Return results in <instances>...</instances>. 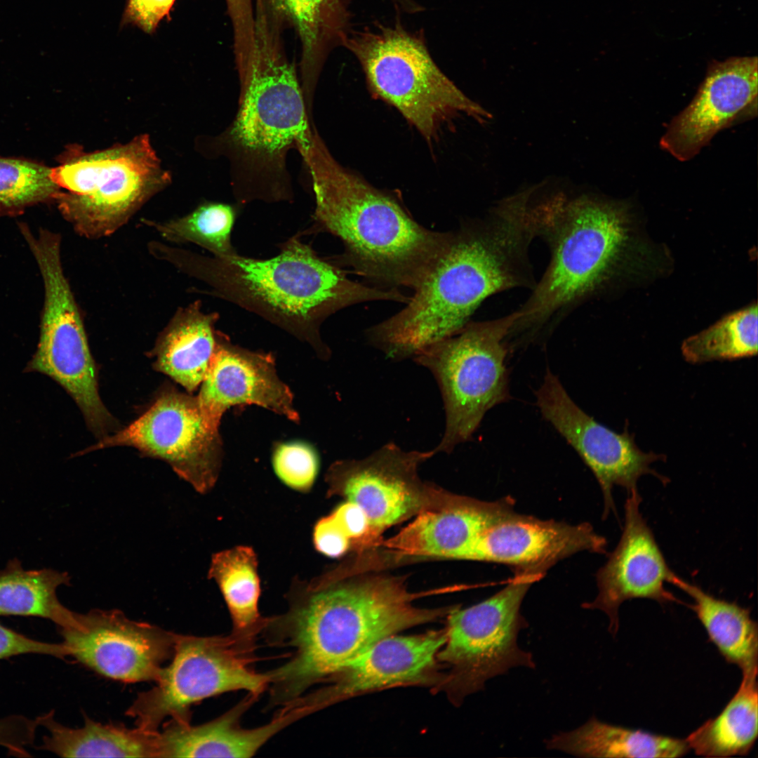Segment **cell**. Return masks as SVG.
I'll return each mask as SVG.
<instances>
[{
  "label": "cell",
  "instance_id": "obj_1",
  "mask_svg": "<svg viewBox=\"0 0 758 758\" xmlns=\"http://www.w3.org/2000/svg\"><path fill=\"white\" fill-rule=\"evenodd\" d=\"M535 238L526 208L511 199L498 202L485 218L461 225L404 308L366 330L368 342L390 359L413 358L458 333L491 295L533 289L528 250Z\"/></svg>",
  "mask_w": 758,
  "mask_h": 758
},
{
  "label": "cell",
  "instance_id": "obj_2",
  "mask_svg": "<svg viewBox=\"0 0 758 758\" xmlns=\"http://www.w3.org/2000/svg\"><path fill=\"white\" fill-rule=\"evenodd\" d=\"M267 259L237 253L206 256L159 242L154 256L197 279L206 292L258 315L307 343L321 359L330 348L321 335L322 324L347 307L368 301L406 303L399 289L368 286L352 281L331 262L319 257L297 234Z\"/></svg>",
  "mask_w": 758,
  "mask_h": 758
},
{
  "label": "cell",
  "instance_id": "obj_3",
  "mask_svg": "<svg viewBox=\"0 0 758 758\" xmlns=\"http://www.w3.org/2000/svg\"><path fill=\"white\" fill-rule=\"evenodd\" d=\"M297 151L315 203L313 224L305 232L338 237L344 246L338 260L373 286L413 290L447 246L451 232L425 228L392 196L342 166L317 128Z\"/></svg>",
  "mask_w": 758,
  "mask_h": 758
},
{
  "label": "cell",
  "instance_id": "obj_4",
  "mask_svg": "<svg viewBox=\"0 0 758 758\" xmlns=\"http://www.w3.org/2000/svg\"><path fill=\"white\" fill-rule=\"evenodd\" d=\"M255 18L249 55L236 63L239 81L237 113L229 126L206 142L210 157H224L239 206L292 202L288 154L316 127L295 69L263 15Z\"/></svg>",
  "mask_w": 758,
  "mask_h": 758
},
{
  "label": "cell",
  "instance_id": "obj_5",
  "mask_svg": "<svg viewBox=\"0 0 758 758\" xmlns=\"http://www.w3.org/2000/svg\"><path fill=\"white\" fill-rule=\"evenodd\" d=\"M399 577L374 576L322 590L288 616L267 623L292 657L269 673L274 696L294 700L313 684L337 676L381 639L434 621L453 607H417L422 596Z\"/></svg>",
  "mask_w": 758,
  "mask_h": 758
},
{
  "label": "cell",
  "instance_id": "obj_6",
  "mask_svg": "<svg viewBox=\"0 0 758 758\" xmlns=\"http://www.w3.org/2000/svg\"><path fill=\"white\" fill-rule=\"evenodd\" d=\"M536 237L550 262L526 301L516 310L510 337L533 340L613 277L629 245L627 208L590 194L558 192L531 204Z\"/></svg>",
  "mask_w": 758,
  "mask_h": 758
},
{
  "label": "cell",
  "instance_id": "obj_7",
  "mask_svg": "<svg viewBox=\"0 0 758 758\" xmlns=\"http://www.w3.org/2000/svg\"><path fill=\"white\" fill-rule=\"evenodd\" d=\"M340 44L359 61L372 94L396 108L429 142L458 116L480 124L492 117L437 65L423 34L408 31L399 20L347 32Z\"/></svg>",
  "mask_w": 758,
  "mask_h": 758
},
{
  "label": "cell",
  "instance_id": "obj_8",
  "mask_svg": "<svg viewBox=\"0 0 758 758\" xmlns=\"http://www.w3.org/2000/svg\"><path fill=\"white\" fill-rule=\"evenodd\" d=\"M51 178L60 188L55 201L81 236L100 239L123 227L170 181L147 135L109 148L72 150Z\"/></svg>",
  "mask_w": 758,
  "mask_h": 758
},
{
  "label": "cell",
  "instance_id": "obj_9",
  "mask_svg": "<svg viewBox=\"0 0 758 758\" xmlns=\"http://www.w3.org/2000/svg\"><path fill=\"white\" fill-rule=\"evenodd\" d=\"M517 316L515 311L493 320L470 321L413 358L432 373L443 400L445 429L436 453H450L471 439L486 413L510 399L507 337Z\"/></svg>",
  "mask_w": 758,
  "mask_h": 758
},
{
  "label": "cell",
  "instance_id": "obj_10",
  "mask_svg": "<svg viewBox=\"0 0 758 758\" xmlns=\"http://www.w3.org/2000/svg\"><path fill=\"white\" fill-rule=\"evenodd\" d=\"M39 267L44 288L39 340L27 369L59 383L75 401L90 430L100 439L117 422L98 392V371L78 305L65 274L59 234L29 227L22 232Z\"/></svg>",
  "mask_w": 758,
  "mask_h": 758
},
{
  "label": "cell",
  "instance_id": "obj_11",
  "mask_svg": "<svg viewBox=\"0 0 758 758\" xmlns=\"http://www.w3.org/2000/svg\"><path fill=\"white\" fill-rule=\"evenodd\" d=\"M255 636L234 631L227 636L178 634L170 664L126 714L137 727L155 731L166 718L190 722L191 706L205 698L239 690L258 697L270 684V675L253 668Z\"/></svg>",
  "mask_w": 758,
  "mask_h": 758
},
{
  "label": "cell",
  "instance_id": "obj_12",
  "mask_svg": "<svg viewBox=\"0 0 758 758\" xmlns=\"http://www.w3.org/2000/svg\"><path fill=\"white\" fill-rule=\"evenodd\" d=\"M517 573L491 597L464 609L455 606L449 612L446 641L437 657L452 666L450 686L459 700L510 668L536 667L532 654L518 646L517 637L528 626L520 613L522 601L543 574Z\"/></svg>",
  "mask_w": 758,
  "mask_h": 758
},
{
  "label": "cell",
  "instance_id": "obj_13",
  "mask_svg": "<svg viewBox=\"0 0 758 758\" xmlns=\"http://www.w3.org/2000/svg\"><path fill=\"white\" fill-rule=\"evenodd\" d=\"M117 446L134 447L145 456L166 462L202 493L215 484L223 456L220 433L204 423L197 397L170 386L138 419L100 439L83 453Z\"/></svg>",
  "mask_w": 758,
  "mask_h": 758
},
{
  "label": "cell",
  "instance_id": "obj_14",
  "mask_svg": "<svg viewBox=\"0 0 758 758\" xmlns=\"http://www.w3.org/2000/svg\"><path fill=\"white\" fill-rule=\"evenodd\" d=\"M536 397L544 418L575 449L596 477L604 496L605 517L614 510L612 491L615 486L628 492L637 488L640 477L648 474L663 484L668 482L667 477L650 467L656 461L665 460L664 455L639 449L627 427L618 434L596 421L574 402L549 368Z\"/></svg>",
  "mask_w": 758,
  "mask_h": 758
},
{
  "label": "cell",
  "instance_id": "obj_15",
  "mask_svg": "<svg viewBox=\"0 0 758 758\" xmlns=\"http://www.w3.org/2000/svg\"><path fill=\"white\" fill-rule=\"evenodd\" d=\"M74 628H58L68 657L105 677L154 681L171 659L178 634L128 618L119 610L79 613Z\"/></svg>",
  "mask_w": 758,
  "mask_h": 758
},
{
  "label": "cell",
  "instance_id": "obj_16",
  "mask_svg": "<svg viewBox=\"0 0 758 758\" xmlns=\"http://www.w3.org/2000/svg\"><path fill=\"white\" fill-rule=\"evenodd\" d=\"M434 454V449L404 451L390 442L364 458L336 462L328 478L365 512L373 541L385 529L435 505L423 500L428 487L418 475L419 465Z\"/></svg>",
  "mask_w": 758,
  "mask_h": 758
},
{
  "label": "cell",
  "instance_id": "obj_17",
  "mask_svg": "<svg viewBox=\"0 0 758 758\" xmlns=\"http://www.w3.org/2000/svg\"><path fill=\"white\" fill-rule=\"evenodd\" d=\"M757 58L709 64L691 102L670 122L660 147L681 161L695 157L720 131L757 112Z\"/></svg>",
  "mask_w": 758,
  "mask_h": 758
},
{
  "label": "cell",
  "instance_id": "obj_18",
  "mask_svg": "<svg viewBox=\"0 0 758 758\" xmlns=\"http://www.w3.org/2000/svg\"><path fill=\"white\" fill-rule=\"evenodd\" d=\"M627 493L621 537L597 573V597L583 604L585 609H599L608 616L613 635L618 630V610L624 601L649 599L660 604L679 602L665 587L674 572L640 510L641 496L637 488Z\"/></svg>",
  "mask_w": 758,
  "mask_h": 758
},
{
  "label": "cell",
  "instance_id": "obj_19",
  "mask_svg": "<svg viewBox=\"0 0 758 758\" xmlns=\"http://www.w3.org/2000/svg\"><path fill=\"white\" fill-rule=\"evenodd\" d=\"M201 385L198 404L204 423L211 430L219 432L223 414L235 406L256 405L291 421L300 420L293 393L278 376L273 356L235 345L219 331Z\"/></svg>",
  "mask_w": 758,
  "mask_h": 758
},
{
  "label": "cell",
  "instance_id": "obj_20",
  "mask_svg": "<svg viewBox=\"0 0 758 758\" xmlns=\"http://www.w3.org/2000/svg\"><path fill=\"white\" fill-rule=\"evenodd\" d=\"M607 542L588 523L568 524L517 514H507L480 536L468 560L502 563L517 571L544 574L577 552L604 553Z\"/></svg>",
  "mask_w": 758,
  "mask_h": 758
},
{
  "label": "cell",
  "instance_id": "obj_21",
  "mask_svg": "<svg viewBox=\"0 0 758 758\" xmlns=\"http://www.w3.org/2000/svg\"><path fill=\"white\" fill-rule=\"evenodd\" d=\"M512 512L511 498L485 502L453 496L420 511L382 545L399 555L468 560L482 533Z\"/></svg>",
  "mask_w": 758,
  "mask_h": 758
},
{
  "label": "cell",
  "instance_id": "obj_22",
  "mask_svg": "<svg viewBox=\"0 0 758 758\" xmlns=\"http://www.w3.org/2000/svg\"><path fill=\"white\" fill-rule=\"evenodd\" d=\"M446 641V630L387 637L358 657L314 700L323 707L367 691L427 680Z\"/></svg>",
  "mask_w": 758,
  "mask_h": 758
},
{
  "label": "cell",
  "instance_id": "obj_23",
  "mask_svg": "<svg viewBox=\"0 0 758 758\" xmlns=\"http://www.w3.org/2000/svg\"><path fill=\"white\" fill-rule=\"evenodd\" d=\"M257 697L252 694L236 707L206 724L169 720L159 731V757H252L274 735L298 718L306 714L300 706L291 705L270 723L244 729L239 719Z\"/></svg>",
  "mask_w": 758,
  "mask_h": 758
},
{
  "label": "cell",
  "instance_id": "obj_24",
  "mask_svg": "<svg viewBox=\"0 0 758 758\" xmlns=\"http://www.w3.org/2000/svg\"><path fill=\"white\" fill-rule=\"evenodd\" d=\"M215 312L195 300L180 307L157 338L151 355L154 366L192 393L204 380L213 356L218 332Z\"/></svg>",
  "mask_w": 758,
  "mask_h": 758
},
{
  "label": "cell",
  "instance_id": "obj_25",
  "mask_svg": "<svg viewBox=\"0 0 758 758\" xmlns=\"http://www.w3.org/2000/svg\"><path fill=\"white\" fill-rule=\"evenodd\" d=\"M54 716L51 710L36 717L49 733L36 749L62 757H159V731L104 724L88 717L83 726L74 729Z\"/></svg>",
  "mask_w": 758,
  "mask_h": 758
},
{
  "label": "cell",
  "instance_id": "obj_26",
  "mask_svg": "<svg viewBox=\"0 0 758 758\" xmlns=\"http://www.w3.org/2000/svg\"><path fill=\"white\" fill-rule=\"evenodd\" d=\"M546 747L580 757H681L689 751L685 739L616 726L590 718L579 728L560 732Z\"/></svg>",
  "mask_w": 758,
  "mask_h": 758
},
{
  "label": "cell",
  "instance_id": "obj_27",
  "mask_svg": "<svg viewBox=\"0 0 758 758\" xmlns=\"http://www.w3.org/2000/svg\"><path fill=\"white\" fill-rule=\"evenodd\" d=\"M670 583L692 599L691 609L725 660L743 674L757 673L758 627L750 609L716 597L676 573Z\"/></svg>",
  "mask_w": 758,
  "mask_h": 758
},
{
  "label": "cell",
  "instance_id": "obj_28",
  "mask_svg": "<svg viewBox=\"0 0 758 758\" xmlns=\"http://www.w3.org/2000/svg\"><path fill=\"white\" fill-rule=\"evenodd\" d=\"M293 22L302 44L300 84L307 106L313 104L330 44L348 32V0H274Z\"/></svg>",
  "mask_w": 758,
  "mask_h": 758
},
{
  "label": "cell",
  "instance_id": "obj_29",
  "mask_svg": "<svg viewBox=\"0 0 758 758\" xmlns=\"http://www.w3.org/2000/svg\"><path fill=\"white\" fill-rule=\"evenodd\" d=\"M757 678V673L743 674L736 693L722 712L685 738L690 750L707 757L749 754L758 734Z\"/></svg>",
  "mask_w": 758,
  "mask_h": 758
},
{
  "label": "cell",
  "instance_id": "obj_30",
  "mask_svg": "<svg viewBox=\"0 0 758 758\" xmlns=\"http://www.w3.org/2000/svg\"><path fill=\"white\" fill-rule=\"evenodd\" d=\"M69 584L67 572L25 570L14 559L0 570V616L41 618L58 628L76 627L79 613L63 606L56 594L59 586Z\"/></svg>",
  "mask_w": 758,
  "mask_h": 758
},
{
  "label": "cell",
  "instance_id": "obj_31",
  "mask_svg": "<svg viewBox=\"0 0 758 758\" xmlns=\"http://www.w3.org/2000/svg\"><path fill=\"white\" fill-rule=\"evenodd\" d=\"M208 578L219 586L228 607L234 632L257 634L266 621L258 611L260 582L253 550L245 546L215 554Z\"/></svg>",
  "mask_w": 758,
  "mask_h": 758
},
{
  "label": "cell",
  "instance_id": "obj_32",
  "mask_svg": "<svg viewBox=\"0 0 758 758\" xmlns=\"http://www.w3.org/2000/svg\"><path fill=\"white\" fill-rule=\"evenodd\" d=\"M237 204L206 201L190 213L163 222L145 220L166 241L194 244L213 256L225 258L238 252L232 242V232L239 211Z\"/></svg>",
  "mask_w": 758,
  "mask_h": 758
},
{
  "label": "cell",
  "instance_id": "obj_33",
  "mask_svg": "<svg viewBox=\"0 0 758 758\" xmlns=\"http://www.w3.org/2000/svg\"><path fill=\"white\" fill-rule=\"evenodd\" d=\"M757 305L728 315L681 344L686 361L692 364L731 360L757 353Z\"/></svg>",
  "mask_w": 758,
  "mask_h": 758
},
{
  "label": "cell",
  "instance_id": "obj_34",
  "mask_svg": "<svg viewBox=\"0 0 758 758\" xmlns=\"http://www.w3.org/2000/svg\"><path fill=\"white\" fill-rule=\"evenodd\" d=\"M59 192L51 169L27 161L0 158V215H18L35 204L55 200Z\"/></svg>",
  "mask_w": 758,
  "mask_h": 758
},
{
  "label": "cell",
  "instance_id": "obj_35",
  "mask_svg": "<svg viewBox=\"0 0 758 758\" xmlns=\"http://www.w3.org/2000/svg\"><path fill=\"white\" fill-rule=\"evenodd\" d=\"M272 466L277 477L287 486L300 491L309 490L319 470L316 451L308 444L291 441L277 444Z\"/></svg>",
  "mask_w": 758,
  "mask_h": 758
},
{
  "label": "cell",
  "instance_id": "obj_36",
  "mask_svg": "<svg viewBox=\"0 0 758 758\" xmlns=\"http://www.w3.org/2000/svg\"><path fill=\"white\" fill-rule=\"evenodd\" d=\"M25 654L50 656L65 660L67 649L62 643H51L30 638L0 623V660Z\"/></svg>",
  "mask_w": 758,
  "mask_h": 758
},
{
  "label": "cell",
  "instance_id": "obj_37",
  "mask_svg": "<svg viewBox=\"0 0 758 758\" xmlns=\"http://www.w3.org/2000/svg\"><path fill=\"white\" fill-rule=\"evenodd\" d=\"M38 726L36 718L20 714L0 718V746L6 749L9 756L32 757L27 747L33 745Z\"/></svg>",
  "mask_w": 758,
  "mask_h": 758
},
{
  "label": "cell",
  "instance_id": "obj_38",
  "mask_svg": "<svg viewBox=\"0 0 758 758\" xmlns=\"http://www.w3.org/2000/svg\"><path fill=\"white\" fill-rule=\"evenodd\" d=\"M175 0H128L125 18L147 33L168 15Z\"/></svg>",
  "mask_w": 758,
  "mask_h": 758
},
{
  "label": "cell",
  "instance_id": "obj_39",
  "mask_svg": "<svg viewBox=\"0 0 758 758\" xmlns=\"http://www.w3.org/2000/svg\"><path fill=\"white\" fill-rule=\"evenodd\" d=\"M350 541L332 514L321 519L314 526L315 547L327 557L342 556L348 550Z\"/></svg>",
  "mask_w": 758,
  "mask_h": 758
},
{
  "label": "cell",
  "instance_id": "obj_40",
  "mask_svg": "<svg viewBox=\"0 0 758 758\" xmlns=\"http://www.w3.org/2000/svg\"><path fill=\"white\" fill-rule=\"evenodd\" d=\"M331 514L350 540H357L364 545L371 542L368 519L359 505L347 500Z\"/></svg>",
  "mask_w": 758,
  "mask_h": 758
},
{
  "label": "cell",
  "instance_id": "obj_41",
  "mask_svg": "<svg viewBox=\"0 0 758 758\" xmlns=\"http://www.w3.org/2000/svg\"><path fill=\"white\" fill-rule=\"evenodd\" d=\"M226 2L234 27V37L245 39L251 36L255 27L251 0H226Z\"/></svg>",
  "mask_w": 758,
  "mask_h": 758
}]
</instances>
